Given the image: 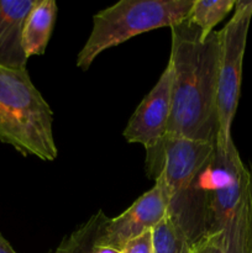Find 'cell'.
<instances>
[{
	"label": "cell",
	"mask_w": 252,
	"mask_h": 253,
	"mask_svg": "<svg viewBox=\"0 0 252 253\" xmlns=\"http://www.w3.org/2000/svg\"><path fill=\"white\" fill-rule=\"evenodd\" d=\"M153 253H190L192 245L185 235L166 216L152 229Z\"/></svg>",
	"instance_id": "4fadbf2b"
},
{
	"label": "cell",
	"mask_w": 252,
	"mask_h": 253,
	"mask_svg": "<svg viewBox=\"0 0 252 253\" xmlns=\"http://www.w3.org/2000/svg\"><path fill=\"white\" fill-rule=\"evenodd\" d=\"M252 19V0H236L234 14L219 31L220 56L217 72V148L226 150L234 141L232 121L236 115L241 93L242 66L247 35Z\"/></svg>",
	"instance_id": "8992f818"
},
{
	"label": "cell",
	"mask_w": 252,
	"mask_h": 253,
	"mask_svg": "<svg viewBox=\"0 0 252 253\" xmlns=\"http://www.w3.org/2000/svg\"><path fill=\"white\" fill-rule=\"evenodd\" d=\"M198 253H225L219 245L215 244L211 240H204L198 246L194 247Z\"/></svg>",
	"instance_id": "2e32d148"
},
{
	"label": "cell",
	"mask_w": 252,
	"mask_h": 253,
	"mask_svg": "<svg viewBox=\"0 0 252 253\" xmlns=\"http://www.w3.org/2000/svg\"><path fill=\"white\" fill-rule=\"evenodd\" d=\"M95 253H120V252L115 251V250H111V249H96Z\"/></svg>",
	"instance_id": "ac0fdd59"
},
{
	"label": "cell",
	"mask_w": 252,
	"mask_h": 253,
	"mask_svg": "<svg viewBox=\"0 0 252 253\" xmlns=\"http://www.w3.org/2000/svg\"><path fill=\"white\" fill-rule=\"evenodd\" d=\"M0 141L43 162H53L58 156L53 111L27 69L0 66Z\"/></svg>",
	"instance_id": "3957f363"
},
{
	"label": "cell",
	"mask_w": 252,
	"mask_h": 253,
	"mask_svg": "<svg viewBox=\"0 0 252 253\" xmlns=\"http://www.w3.org/2000/svg\"><path fill=\"white\" fill-rule=\"evenodd\" d=\"M172 111L167 135L216 142L220 34L207 39L188 20L170 27Z\"/></svg>",
	"instance_id": "6da1fadb"
},
{
	"label": "cell",
	"mask_w": 252,
	"mask_h": 253,
	"mask_svg": "<svg viewBox=\"0 0 252 253\" xmlns=\"http://www.w3.org/2000/svg\"><path fill=\"white\" fill-rule=\"evenodd\" d=\"M214 141L190 140L166 135L146 151V169L165 188L167 216L185 235L192 247L207 236V217L211 189Z\"/></svg>",
	"instance_id": "7a4b0ae2"
},
{
	"label": "cell",
	"mask_w": 252,
	"mask_h": 253,
	"mask_svg": "<svg viewBox=\"0 0 252 253\" xmlns=\"http://www.w3.org/2000/svg\"><path fill=\"white\" fill-rule=\"evenodd\" d=\"M167 209L165 188L160 179H156L155 185L137 198L130 208L119 216L109 217L96 247L120 252L128 241L157 226L167 216Z\"/></svg>",
	"instance_id": "52a82bcc"
},
{
	"label": "cell",
	"mask_w": 252,
	"mask_h": 253,
	"mask_svg": "<svg viewBox=\"0 0 252 253\" xmlns=\"http://www.w3.org/2000/svg\"><path fill=\"white\" fill-rule=\"evenodd\" d=\"M249 167L242 162L235 143L226 150L216 147L204 240L214 241L225 253H245L249 226Z\"/></svg>",
	"instance_id": "5b68a950"
},
{
	"label": "cell",
	"mask_w": 252,
	"mask_h": 253,
	"mask_svg": "<svg viewBox=\"0 0 252 253\" xmlns=\"http://www.w3.org/2000/svg\"><path fill=\"white\" fill-rule=\"evenodd\" d=\"M235 5L236 0H194L187 20L199 30L202 39H207L235 9Z\"/></svg>",
	"instance_id": "7c38bea8"
},
{
	"label": "cell",
	"mask_w": 252,
	"mask_h": 253,
	"mask_svg": "<svg viewBox=\"0 0 252 253\" xmlns=\"http://www.w3.org/2000/svg\"><path fill=\"white\" fill-rule=\"evenodd\" d=\"M120 253H153L152 230L143 232L142 235L128 241Z\"/></svg>",
	"instance_id": "5bb4252c"
},
{
	"label": "cell",
	"mask_w": 252,
	"mask_h": 253,
	"mask_svg": "<svg viewBox=\"0 0 252 253\" xmlns=\"http://www.w3.org/2000/svg\"><path fill=\"white\" fill-rule=\"evenodd\" d=\"M249 173H250V182H249V226H247V240H246V249L245 253H252V163H250Z\"/></svg>",
	"instance_id": "9a60e30c"
},
{
	"label": "cell",
	"mask_w": 252,
	"mask_h": 253,
	"mask_svg": "<svg viewBox=\"0 0 252 253\" xmlns=\"http://www.w3.org/2000/svg\"><path fill=\"white\" fill-rule=\"evenodd\" d=\"M58 6L53 0H39L30 12L24 29V48L27 58L46 52L56 25Z\"/></svg>",
	"instance_id": "30bf717a"
},
{
	"label": "cell",
	"mask_w": 252,
	"mask_h": 253,
	"mask_svg": "<svg viewBox=\"0 0 252 253\" xmlns=\"http://www.w3.org/2000/svg\"><path fill=\"white\" fill-rule=\"evenodd\" d=\"M172 111V69L167 63L150 93L131 115L123 135L127 142L140 143L146 151L167 135Z\"/></svg>",
	"instance_id": "ba28073f"
},
{
	"label": "cell",
	"mask_w": 252,
	"mask_h": 253,
	"mask_svg": "<svg viewBox=\"0 0 252 253\" xmlns=\"http://www.w3.org/2000/svg\"><path fill=\"white\" fill-rule=\"evenodd\" d=\"M190 253H198V252H197V250H195V249H193V251L190 252Z\"/></svg>",
	"instance_id": "d6986e66"
},
{
	"label": "cell",
	"mask_w": 252,
	"mask_h": 253,
	"mask_svg": "<svg viewBox=\"0 0 252 253\" xmlns=\"http://www.w3.org/2000/svg\"><path fill=\"white\" fill-rule=\"evenodd\" d=\"M194 0H121L93 16V27L77 54L76 64L88 71L96 57L137 35L173 27L188 19Z\"/></svg>",
	"instance_id": "277c9868"
},
{
	"label": "cell",
	"mask_w": 252,
	"mask_h": 253,
	"mask_svg": "<svg viewBox=\"0 0 252 253\" xmlns=\"http://www.w3.org/2000/svg\"><path fill=\"white\" fill-rule=\"evenodd\" d=\"M39 0H0V66L26 69L25 22Z\"/></svg>",
	"instance_id": "9c48e42d"
},
{
	"label": "cell",
	"mask_w": 252,
	"mask_h": 253,
	"mask_svg": "<svg viewBox=\"0 0 252 253\" xmlns=\"http://www.w3.org/2000/svg\"><path fill=\"white\" fill-rule=\"evenodd\" d=\"M0 253H17L12 249L11 245L2 237L1 234H0Z\"/></svg>",
	"instance_id": "e0dca14e"
},
{
	"label": "cell",
	"mask_w": 252,
	"mask_h": 253,
	"mask_svg": "<svg viewBox=\"0 0 252 253\" xmlns=\"http://www.w3.org/2000/svg\"><path fill=\"white\" fill-rule=\"evenodd\" d=\"M108 219L101 210L91 215L85 222L64 237L54 251L49 253H95L99 236Z\"/></svg>",
	"instance_id": "8fae6325"
}]
</instances>
